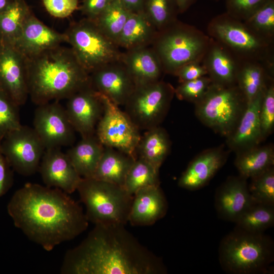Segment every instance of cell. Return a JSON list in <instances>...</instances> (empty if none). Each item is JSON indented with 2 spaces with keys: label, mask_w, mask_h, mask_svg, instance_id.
<instances>
[{
  "label": "cell",
  "mask_w": 274,
  "mask_h": 274,
  "mask_svg": "<svg viewBox=\"0 0 274 274\" xmlns=\"http://www.w3.org/2000/svg\"><path fill=\"white\" fill-rule=\"evenodd\" d=\"M13 0H0V13L4 11Z\"/></svg>",
  "instance_id": "c3c4849f"
},
{
  "label": "cell",
  "mask_w": 274,
  "mask_h": 274,
  "mask_svg": "<svg viewBox=\"0 0 274 274\" xmlns=\"http://www.w3.org/2000/svg\"><path fill=\"white\" fill-rule=\"evenodd\" d=\"M248 185L254 202L274 206V169L271 167L251 178Z\"/></svg>",
  "instance_id": "8d00e7d4"
},
{
  "label": "cell",
  "mask_w": 274,
  "mask_h": 274,
  "mask_svg": "<svg viewBox=\"0 0 274 274\" xmlns=\"http://www.w3.org/2000/svg\"><path fill=\"white\" fill-rule=\"evenodd\" d=\"M167 210V200L160 185L146 187L133 195L128 222L134 226L152 225L162 218Z\"/></svg>",
  "instance_id": "44dd1931"
},
{
  "label": "cell",
  "mask_w": 274,
  "mask_h": 274,
  "mask_svg": "<svg viewBox=\"0 0 274 274\" xmlns=\"http://www.w3.org/2000/svg\"><path fill=\"white\" fill-rule=\"evenodd\" d=\"M210 37L195 26L177 20L158 31L151 47L161 62L164 73L174 75L183 65L201 62Z\"/></svg>",
  "instance_id": "5b68a950"
},
{
  "label": "cell",
  "mask_w": 274,
  "mask_h": 274,
  "mask_svg": "<svg viewBox=\"0 0 274 274\" xmlns=\"http://www.w3.org/2000/svg\"><path fill=\"white\" fill-rule=\"evenodd\" d=\"M175 95V88L161 80L136 86L125 104V112L139 130L159 126Z\"/></svg>",
  "instance_id": "30bf717a"
},
{
  "label": "cell",
  "mask_w": 274,
  "mask_h": 274,
  "mask_svg": "<svg viewBox=\"0 0 274 274\" xmlns=\"http://www.w3.org/2000/svg\"><path fill=\"white\" fill-rule=\"evenodd\" d=\"M212 83L208 76L180 83V85L175 88V95L180 100L195 104L202 98Z\"/></svg>",
  "instance_id": "f35d334b"
},
{
  "label": "cell",
  "mask_w": 274,
  "mask_h": 274,
  "mask_svg": "<svg viewBox=\"0 0 274 274\" xmlns=\"http://www.w3.org/2000/svg\"><path fill=\"white\" fill-rule=\"evenodd\" d=\"M78 59L90 74L108 63L120 61L122 52L93 20L84 17L64 32Z\"/></svg>",
  "instance_id": "9c48e42d"
},
{
  "label": "cell",
  "mask_w": 274,
  "mask_h": 274,
  "mask_svg": "<svg viewBox=\"0 0 274 274\" xmlns=\"http://www.w3.org/2000/svg\"><path fill=\"white\" fill-rule=\"evenodd\" d=\"M254 202L247 179L241 176L229 177L215 195V207L219 217L233 222Z\"/></svg>",
  "instance_id": "d6986e66"
},
{
  "label": "cell",
  "mask_w": 274,
  "mask_h": 274,
  "mask_svg": "<svg viewBox=\"0 0 274 274\" xmlns=\"http://www.w3.org/2000/svg\"><path fill=\"white\" fill-rule=\"evenodd\" d=\"M273 260V240L264 233L235 228L223 237L219 247L220 264L228 273H267L272 271Z\"/></svg>",
  "instance_id": "277c9868"
},
{
  "label": "cell",
  "mask_w": 274,
  "mask_h": 274,
  "mask_svg": "<svg viewBox=\"0 0 274 274\" xmlns=\"http://www.w3.org/2000/svg\"><path fill=\"white\" fill-rule=\"evenodd\" d=\"M274 68L257 61H242L238 72L236 85L247 102L254 99L273 79Z\"/></svg>",
  "instance_id": "83f0119b"
},
{
  "label": "cell",
  "mask_w": 274,
  "mask_h": 274,
  "mask_svg": "<svg viewBox=\"0 0 274 274\" xmlns=\"http://www.w3.org/2000/svg\"><path fill=\"white\" fill-rule=\"evenodd\" d=\"M143 12L158 31L178 20L179 14L175 0H146Z\"/></svg>",
  "instance_id": "e575fe53"
},
{
  "label": "cell",
  "mask_w": 274,
  "mask_h": 274,
  "mask_svg": "<svg viewBox=\"0 0 274 274\" xmlns=\"http://www.w3.org/2000/svg\"><path fill=\"white\" fill-rule=\"evenodd\" d=\"M214 1H219V0H214Z\"/></svg>",
  "instance_id": "681fc988"
},
{
  "label": "cell",
  "mask_w": 274,
  "mask_h": 274,
  "mask_svg": "<svg viewBox=\"0 0 274 274\" xmlns=\"http://www.w3.org/2000/svg\"><path fill=\"white\" fill-rule=\"evenodd\" d=\"M241 62L225 46L210 38L201 63L212 84L228 86L236 85Z\"/></svg>",
  "instance_id": "ffe728a7"
},
{
  "label": "cell",
  "mask_w": 274,
  "mask_h": 274,
  "mask_svg": "<svg viewBox=\"0 0 274 274\" xmlns=\"http://www.w3.org/2000/svg\"><path fill=\"white\" fill-rule=\"evenodd\" d=\"M97 93L102 104L103 113L96 127V136L104 147L137 158L135 150L141 136L140 130L118 106Z\"/></svg>",
  "instance_id": "8fae6325"
},
{
  "label": "cell",
  "mask_w": 274,
  "mask_h": 274,
  "mask_svg": "<svg viewBox=\"0 0 274 274\" xmlns=\"http://www.w3.org/2000/svg\"><path fill=\"white\" fill-rule=\"evenodd\" d=\"M45 186L71 194L77 190L82 178L60 148L46 149L38 169Z\"/></svg>",
  "instance_id": "e0dca14e"
},
{
  "label": "cell",
  "mask_w": 274,
  "mask_h": 274,
  "mask_svg": "<svg viewBox=\"0 0 274 274\" xmlns=\"http://www.w3.org/2000/svg\"><path fill=\"white\" fill-rule=\"evenodd\" d=\"M12 168L0 151V198L11 188L14 176Z\"/></svg>",
  "instance_id": "f6af8a7d"
},
{
  "label": "cell",
  "mask_w": 274,
  "mask_h": 274,
  "mask_svg": "<svg viewBox=\"0 0 274 274\" xmlns=\"http://www.w3.org/2000/svg\"><path fill=\"white\" fill-rule=\"evenodd\" d=\"M67 99L65 109L75 131L82 138L95 134L103 113L102 104L97 92L90 84Z\"/></svg>",
  "instance_id": "9a60e30c"
},
{
  "label": "cell",
  "mask_w": 274,
  "mask_h": 274,
  "mask_svg": "<svg viewBox=\"0 0 274 274\" xmlns=\"http://www.w3.org/2000/svg\"><path fill=\"white\" fill-rule=\"evenodd\" d=\"M198 0H175L179 14L186 12Z\"/></svg>",
  "instance_id": "7dc6e473"
},
{
  "label": "cell",
  "mask_w": 274,
  "mask_h": 274,
  "mask_svg": "<svg viewBox=\"0 0 274 274\" xmlns=\"http://www.w3.org/2000/svg\"><path fill=\"white\" fill-rule=\"evenodd\" d=\"M31 13L25 0H13L0 13V39L13 43Z\"/></svg>",
  "instance_id": "4dcf8cb0"
},
{
  "label": "cell",
  "mask_w": 274,
  "mask_h": 274,
  "mask_svg": "<svg viewBox=\"0 0 274 274\" xmlns=\"http://www.w3.org/2000/svg\"><path fill=\"white\" fill-rule=\"evenodd\" d=\"M136 159L117 149L104 147L93 178L124 187L127 175Z\"/></svg>",
  "instance_id": "4316f807"
},
{
  "label": "cell",
  "mask_w": 274,
  "mask_h": 274,
  "mask_svg": "<svg viewBox=\"0 0 274 274\" xmlns=\"http://www.w3.org/2000/svg\"><path fill=\"white\" fill-rule=\"evenodd\" d=\"M260 119L263 139L270 133L274 126V84L271 80L266 85L260 110Z\"/></svg>",
  "instance_id": "ab89813d"
},
{
  "label": "cell",
  "mask_w": 274,
  "mask_h": 274,
  "mask_svg": "<svg viewBox=\"0 0 274 274\" xmlns=\"http://www.w3.org/2000/svg\"><path fill=\"white\" fill-rule=\"evenodd\" d=\"M235 228L261 233L274 224V206L254 202L234 222Z\"/></svg>",
  "instance_id": "1f68e13d"
},
{
  "label": "cell",
  "mask_w": 274,
  "mask_h": 274,
  "mask_svg": "<svg viewBox=\"0 0 274 274\" xmlns=\"http://www.w3.org/2000/svg\"><path fill=\"white\" fill-rule=\"evenodd\" d=\"M45 150L33 128L22 125L8 132L0 144V151L11 167L24 176L38 171Z\"/></svg>",
  "instance_id": "7c38bea8"
},
{
  "label": "cell",
  "mask_w": 274,
  "mask_h": 274,
  "mask_svg": "<svg viewBox=\"0 0 274 274\" xmlns=\"http://www.w3.org/2000/svg\"><path fill=\"white\" fill-rule=\"evenodd\" d=\"M104 146L94 134L82 139L65 153L75 169L82 178H93Z\"/></svg>",
  "instance_id": "d4e9b609"
},
{
  "label": "cell",
  "mask_w": 274,
  "mask_h": 274,
  "mask_svg": "<svg viewBox=\"0 0 274 274\" xmlns=\"http://www.w3.org/2000/svg\"><path fill=\"white\" fill-rule=\"evenodd\" d=\"M87 237L66 251L62 274H166L161 258L121 224H95Z\"/></svg>",
  "instance_id": "7a4b0ae2"
},
{
  "label": "cell",
  "mask_w": 274,
  "mask_h": 274,
  "mask_svg": "<svg viewBox=\"0 0 274 274\" xmlns=\"http://www.w3.org/2000/svg\"><path fill=\"white\" fill-rule=\"evenodd\" d=\"M33 125L46 149L71 145L75 140V130L65 108L58 100L38 105L35 111Z\"/></svg>",
  "instance_id": "4fadbf2b"
},
{
  "label": "cell",
  "mask_w": 274,
  "mask_h": 274,
  "mask_svg": "<svg viewBox=\"0 0 274 274\" xmlns=\"http://www.w3.org/2000/svg\"><path fill=\"white\" fill-rule=\"evenodd\" d=\"M47 12L52 16L63 19L79 9V0H42Z\"/></svg>",
  "instance_id": "b9f144b4"
},
{
  "label": "cell",
  "mask_w": 274,
  "mask_h": 274,
  "mask_svg": "<svg viewBox=\"0 0 274 274\" xmlns=\"http://www.w3.org/2000/svg\"><path fill=\"white\" fill-rule=\"evenodd\" d=\"M130 13L120 0H113L94 21L105 35L117 44Z\"/></svg>",
  "instance_id": "d6a6232c"
},
{
  "label": "cell",
  "mask_w": 274,
  "mask_h": 274,
  "mask_svg": "<svg viewBox=\"0 0 274 274\" xmlns=\"http://www.w3.org/2000/svg\"><path fill=\"white\" fill-rule=\"evenodd\" d=\"M247 100L237 85L212 84L195 103L197 116L205 125L229 138L234 131L247 106Z\"/></svg>",
  "instance_id": "ba28073f"
},
{
  "label": "cell",
  "mask_w": 274,
  "mask_h": 274,
  "mask_svg": "<svg viewBox=\"0 0 274 274\" xmlns=\"http://www.w3.org/2000/svg\"><path fill=\"white\" fill-rule=\"evenodd\" d=\"M113 0H83L79 10L85 18L95 20Z\"/></svg>",
  "instance_id": "ee69618b"
},
{
  "label": "cell",
  "mask_w": 274,
  "mask_h": 274,
  "mask_svg": "<svg viewBox=\"0 0 274 274\" xmlns=\"http://www.w3.org/2000/svg\"><path fill=\"white\" fill-rule=\"evenodd\" d=\"M244 22L257 35L274 44V0H268Z\"/></svg>",
  "instance_id": "d590c367"
},
{
  "label": "cell",
  "mask_w": 274,
  "mask_h": 274,
  "mask_svg": "<svg viewBox=\"0 0 274 274\" xmlns=\"http://www.w3.org/2000/svg\"><path fill=\"white\" fill-rule=\"evenodd\" d=\"M159 170L146 161L137 158L127 175L124 188L133 195L143 188L160 185Z\"/></svg>",
  "instance_id": "836d02e7"
},
{
  "label": "cell",
  "mask_w": 274,
  "mask_h": 274,
  "mask_svg": "<svg viewBox=\"0 0 274 274\" xmlns=\"http://www.w3.org/2000/svg\"><path fill=\"white\" fill-rule=\"evenodd\" d=\"M120 61L135 87L159 81L164 73L160 60L151 46L126 50L122 52Z\"/></svg>",
  "instance_id": "603a6c76"
},
{
  "label": "cell",
  "mask_w": 274,
  "mask_h": 274,
  "mask_svg": "<svg viewBox=\"0 0 274 274\" xmlns=\"http://www.w3.org/2000/svg\"><path fill=\"white\" fill-rule=\"evenodd\" d=\"M124 7L131 13L143 12L146 0H120Z\"/></svg>",
  "instance_id": "bcb514c9"
},
{
  "label": "cell",
  "mask_w": 274,
  "mask_h": 274,
  "mask_svg": "<svg viewBox=\"0 0 274 274\" xmlns=\"http://www.w3.org/2000/svg\"><path fill=\"white\" fill-rule=\"evenodd\" d=\"M174 75L182 83L207 76V72L201 62H191L181 66Z\"/></svg>",
  "instance_id": "7bdbcfd3"
},
{
  "label": "cell",
  "mask_w": 274,
  "mask_h": 274,
  "mask_svg": "<svg viewBox=\"0 0 274 274\" xmlns=\"http://www.w3.org/2000/svg\"><path fill=\"white\" fill-rule=\"evenodd\" d=\"M274 152L272 146H254L237 152L235 165L239 176L251 178L272 167Z\"/></svg>",
  "instance_id": "f546056e"
},
{
  "label": "cell",
  "mask_w": 274,
  "mask_h": 274,
  "mask_svg": "<svg viewBox=\"0 0 274 274\" xmlns=\"http://www.w3.org/2000/svg\"><path fill=\"white\" fill-rule=\"evenodd\" d=\"M0 90L19 106L29 96L27 58L13 44L1 39Z\"/></svg>",
  "instance_id": "5bb4252c"
},
{
  "label": "cell",
  "mask_w": 274,
  "mask_h": 274,
  "mask_svg": "<svg viewBox=\"0 0 274 274\" xmlns=\"http://www.w3.org/2000/svg\"><path fill=\"white\" fill-rule=\"evenodd\" d=\"M7 211L15 227L47 251L88 226L81 206L62 190L27 183L13 195Z\"/></svg>",
  "instance_id": "6da1fadb"
},
{
  "label": "cell",
  "mask_w": 274,
  "mask_h": 274,
  "mask_svg": "<svg viewBox=\"0 0 274 274\" xmlns=\"http://www.w3.org/2000/svg\"><path fill=\"white\" fill-rule=\"evenodd\" d=\"M264 89L247 102L236 127L228 138L229 146L237 152L257 146L263 139L260 110Z\"/></svg>",
  "instance_id": "cb8c5ba5"
},
{
  "label": "cell",
  "mask_w": 274,
  "mask_h": 274,
  "mask_svg": "<svg viewBox=\"0 0 274 274\" xmlns=\"http://www.w3.org/2000/svg\"><path fill=\"white\" fill-rule=\"evenodd\" d=\"M158 30L143 12L130 13L117 42L126 50L150 46Z\"/></svg>",
  "instance_id": "484cf974"
},
{
  "label": "cell",
  "mask_w": 274,
  "mask_h": 274,
  "mask_svg": "<svg viewBox=\"0 0 274 274\" xmlns=\"http://www.w3.org/2000/svg\"><path fill=\"white\" fill-rule=\"evenodd\" d=\"M170 141L165 130L159 126L146 130L136 148L137 158L159 169L170 149Z\"/></svg>",
  "instance_id": "f1b7e54d"
},
{
  "label": "cell",
  "mask_w": 274,
  "mask_h": 274,
  "mask_svg": "<svg viewBox=\"0 0 274 274\" xmlns=\"http://www.w3.org/2000/svg\"><path fill=\"white\" fill-rule=\"evenodd\" d=\"M90 84L117 106H124L135 85L120 60L108 63L90 74Z\"/></svg>",
  "instance_id": "2e32d148"
},
{
  "label": "cell",
  "mask_w": 274,
  "mask_h": 274,
  "mask_svg": "<svg viewBox=\"0 0 274 274\" xmlns=\"http://www.w3.org/2000/svg\"><path fill=\"white\" fill-rule=\"evenodd\" d=\"M19 107L0 90V144L8 132L22 125Z\"/></svg>",
  "instance_id": "74e56055"
},
{
  "label": "cell",
  "mask_w": 274,
  "mask_h": 274,
  "mask_svg": "<svg viewBox=\"0 0 274 274\" xmlns=\"http://www.w3.org/2000/svg\"><path fill=\"white\" fill-rule=\"evenodd\" d=\"M227 154L219 148L206 150L189 164L179 181V187L190 191L199 189L210 182L227 159Z\"/></svg>",
  "instance_id": "7402d4cb"
},
{
  "label": "cell",
  "mask_w": 274,
  "mask_h": 274,
  "mask_svg": "<svg viewBox=\"0 0 274 274\" xmlns=\"http://www.w3.org/2000/svg\"><path fill=\"white\" fill-rule=\"evenodd\" d=\"M207 35L228 48L242 61H257L274 68V44L262 38L244 21L226 12L211 20Z\"/></svg>",
  "instance_id": "52a82bcc"
},
{
  "label": "cell",
  "mask_w": 274,
  "mask_h": 274,
  "mask_svg": "<svg viewBox=\"0 0 274 274\" xmlns=\"http://www.w3.org/2000/svg\"><path fill=\"white\" fill-rule=\"evenodd\" d=\"M27 76L29 96L37 106L67 99L90 85L73 50L61 45L27 58Z\"/></svg>",
  "instance_id": "3957f363"
},
{
  "label": "cell",
  "mask_w": 274,
  "mask_h": 274,
  "mask_svg": "<svg viewBox=\"0 0 274 274\" xmlns=\"http://www.w3.org/2000/svg\"><path fill=\"white\" fill-rule=\"evenodd\" d=\"M268 0H225L226 12L244 21Z\"/></svg>",
  "instance_id": "60d3db41"
},
{
  "label": "cell",
  "mask_w": 274,
  "mask_h": 274,
  "mask_svg": "<svg viewBox=\"0 0 274 274\" xmlns=\"http://www.w3.org/2000/svg\"><path fill=\"white\" fill-rule=\"evenodd\" d=\"M66 42L64 33L48 27L31 13L12 44L26 58H29Z\"/></svg>",
  "instance_id": "ac0fdd59"
},
{
  "label": "cell",
  "mask_w": 274,
  "mask_h": 274,
  "mask_svg": "<svg viewBox=\"0 0 274 274\" xmlns=\"http://www.w3.org/2000/svg\"><path fill=\"white\" fill-rule=\"evenodd\" d=\"M77 191L89 222L124 225L128 222L133 195L124 187L94 178H82Z\"/></svg>",
  "instance_id": "8992f818"
}]
</instances>
